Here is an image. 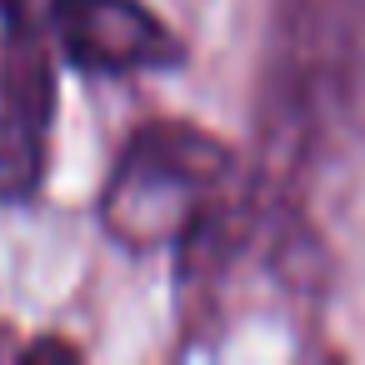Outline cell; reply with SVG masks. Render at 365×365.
<instances>
[{
  "mask_svg": "<svg viewBox=\"0 0 365 365\" xmlns=\"http://www.w3.org/2000/svg\"><path fill=\"white\" fill-rule=\"evenodd\" d=\"M260 220V185L235 150L200 125H140L101 195V225L125 250H175L180 270L215 275L250 240Z\"/></svg>",
  "mask_w": 365,
  "mask_h": 365,
  "instance_id": "1",
  "label": "cell"
},
{
  "mask_svg": "<svg viewBox=\"0 0 365 365\" xmlns=\"http://www.w3.org/2000/svg\"><path fill=\"white\" fill-rule=\"evenodd\" d=\"M365 96V0H275L260 86V150L305 170Z\"/></svg>",
  "mask_w": 365,
  "mask_h": 365,
  "instance_id": "2",
  "label": "cell"
},
{
  "mask_svg": "<svg viewBox=\"0 0 365 365\" xmlns=\"http://www.w3.org/2000/svg\"><path fill=\"white\" fill-rule=\"evenodd\" d=\"M56 76L31 0H0V205L31 200L46 175Z\"/></svg>",
  "mask_w": 365,
  "mask_h": 365,
  "instance_id": "3",
  "label": "cell"
},
{
  "mask_svg": "<svg viewBox=\"0 0 365 365\" xmlns=\"http://www.w3.org/2000/svg\"><path fill=\"white\" fill-rule=\"evenodd\" d=\"M51 31L81 76H140L185 61L175 31L140 0H51Z\"/></svg>",
  "mask_w": 365,
  "mask_h": 365,
  "instance_id": "4",
  "label": "cell"
}]
</instances>
